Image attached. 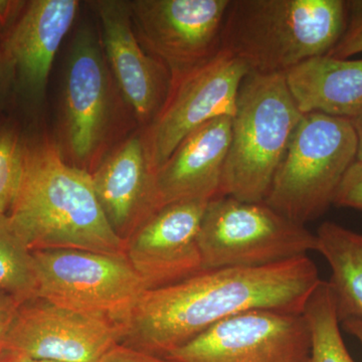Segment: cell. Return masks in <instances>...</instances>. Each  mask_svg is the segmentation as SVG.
<instances>
[{"mask_svg":"<svg viewBox=\"0 0 362 362\" xmlns=\"http://www.w3.org/2000/svg\"><path fill=\"white\" fill-rule=\"evenodd\" d=\"M320 281L309 256L265 267L202 270L143 293L124 325L120 344L164 357L239 314L301 315Z\"/></svg>","mask_w":362,"mask_h":362,"instance_id":"6da1fadb","label":"cell"},{"mask_svg":"<svg viewBox=\"0 0 362 362\" xmlns=\"http://www.w3.org/2000/svg\"><path fill=\"white\" fill-rule=\"evenodd\" d=\"M8 216L32 252L73 249L126 257V242L107 220L92 175L66 164L54 145L28 147Z\"/></svg>","mask_w":362,"mask_h":362,"instance_id":"7a4b0ae2","label":"cell"},{"mask_svg":"<svg viewBox=\"0 0 362 362\" xmlns=\"http://www.w3.org/2000/svg\"><path fill=\"white\" fill-rule=\"evenodd\" d=\"M344 0H230L221 51L250 73L286 74L308 59L327 56L351 16Z\"/></svg>","mask_w":362,"mask_h":362,"instance_id":"3957f363","label":"cell"},{"mask_svg":"<svg viewBox=\"0 0 362 362\" xmlns=\"http://www.w3.org/2000/svg\"><path fill=\"white\" fill-rule=\"evenodd\" d=\"M304 114L285 74L250 73L240 86L232 118L221 197L264 202Z\"/></svg>","mask_w":362,"mask_h":362,"instance_id":"277c9868","label":"cell"},{"mask_svg":"<svg viewBox=\"0 0 362 362\" xmlns=\"http://www.w3.org/2000/svg\"><path fill=\"white\" fill-rule=\"evenodd\" d=\"M356 156V133L349 118L304 114L264 202L306 226L332 206Z\"/></svg>","mask_w":362,"mask_h":362,"instance_id":"5b68a950","label":"cell"},{"mask_svg":"<svg viewBox=\"0 0 362 362\" xmlns=\"http://www.w3.org/2000/svg\"><path fill=\"white\" fill-rule=\"evenodd\" d=\"M197 246L202 270H214L270 266L308 256L318 250V240L306 226L265 202L218 197L207 204Z\"/></svg>","mask_w":362,"mask_h":362,"instance_id":"8992f818","label":"cell"},{"mask_svg":"<svg viewBox=\"0 0 362 362\" xmlns=\"http://www.w3.org/2000/svg\"><path fill=\"white\" fill-rule=\"evenodd\" d=\"M37 298L124 325L146 286L126 257L83 250L33 252Z\"/></svg>","mask_w":362,"mask_h":362,"instance_id":"52a82bcc","label":"cell"},{"mask_svg":"<svg viewBox=\"0 0 362 362\" xmlns=\"http://www.w3.org/2000/svg\"><path fill=\"white\" fill-rule=\"evenodd\" d=\"M228 6L230 0L129 1L136 37L168 69L171 84L221 52Z\"/></svg>","mask_w":362,"mask_h":362,"instance_id":"ba28073f","label":"cell"},{"mask_svg":"<svg viewBox=\"0 0 362 362\" xmlns=\"http://www.w3.org/2000/svg\"><path fill=\"white\" fill-rule=\"evenodd\" d=\"M249 74L244 63L221 51L170 85L165 103L144 133L154 171L199 126L218 117L233 118L240 86Z\"/></svg>","mask_w":362,"mask_h":362,"instance_id":"9c48e42d","label":"cell"},{"mask_svg":"<svg viewBox=\"0 0 362 362\" xmlns=\"http://www.w3.org/2000/svg\"><path fill=\"white\" fill-rule=\"evenodd\" d=\"M164 357L176 362H309L303 315L246 312L211 326Z\"/></svg>","mask_w":362,"mask_h":362,"instance_id":"30bf717a","label":"cell"},{"mask_svg":"<svg viewBox=\"0 0 362 362\" xmlns=\"http://www.w3.org/2000/svg\"><path fill=\"white\" fill-rule=\"evenodd\" d=\"M122 337L114 324L33 298L18 307L2 349L54 362H101Z\"/></svg>","mask_w":362,"mask_h":362,"instance_id":"8fae6325","label":"cell"},{"mask_svg":"<svg viewBox=\"0 0 362 362\" xmlns=\"http://www.w3.org/2000/svg\"><path fill=\"white\" fill-rule=\"evenodd\" d=\"M209 202H180L161 207L126 240V258L147 290L202 271L197 239Z\"/></svg>","mask_w":362,"mask_h":362,"instance_id":"7c38bea8","label":"cell"},{"mask_svg":"<svg viewBox=\"0 0 362 362\" xmlns=\"http://www.w3.org/2000/svg\"><path fill=\"white\" fill-rule=\"evenodd\" d=\"M92 4L119 88L138 120L150 125L168 99L171 84L168 69L150 56L136 37L129 1L100 0Z\"/></svg>","mask_w":362,"mask_h":362,"instance_id":"4fadbf2b","label":"cell"},{"mask_svg":"<svg viewBox=\"0 0 362 362\" xmlns=\"http://www.w3.org/2000/svg\"><path fill=\"white\" fill-rule=\"evenodd\" d=\"M77 0H33L9 30L4 61L28 103L44 102L52 63L77 16Z\"/></svg>","mask_w":362,"mask_h":362,"instance_id":"5bb4252c","label":"cell"},{"mask_svg":"<svg viewBox=\"0 0 362 362\" xmlns=\"http://www.w3.org/2000/svg\"><path fill=\"white\" fill-rule=\"evenodd\" d=\"M66 140L74 159L95 156L108 120V78L99 40L88 28L74 39L65 81Z\"/></svg>","mask_w":362,"mask_h":362,"instance_id":"9a60e30c","label":"cell"},{"mask_svg":"<svg viewBox=\"0 0 362 362\" xmlns=\"http://www.w3.org/2000/svg\"><path fill=\"white\" fill-rule=\"evenodd\" d=\"M90 175L107 220L125 242L160 209L144 133L119 145Z\"/></svg>","mask_w":362,"mask_h":362,"instance_id":"2e32d148","label":"cell"},{"mask_svg":"<svg viewBox=\"0 0 362 362\" xmlns=\"http://www.w3.org/2000/svg\"><path fill=\"white\" fill-rule=\"evenodd\" d=\"M232 118L218 117L189 133L156 171L159 207L221 197Z\"/></svg>","mask_w":362,"mask_h":362,"instance_id":"e0dca14e","label":"cell"},{"mask_svg":"<svg viewBox=\"0 0 362 362\" xmlns=\"http://www.w3.org/2000/svg\"><path fill=\"white\" fill-rule=\"evenodd\" d=\"M285 76L303 114L320 112L349 119L362 111V59L317 57L295 66Z\"/></svg>","mask_w":362,"mask_h":362,"instance_id":"ac0fdd59","label":"cell"},{"mask_svg":"<svg viewBox=\"0 0 362 362\" xmlns=\"http://www.w3.org/2000/svg\"><path fill=\"white\" fill-rule=\"evenodd\" d=\"M318 250L330 268L328 280L340 322L362 318V233L334 221H325L316 233Z\"/></svg>","mask_w":362,"mask_h":362,"instance_id":"d6986e66","label":"cell"},{"mask_svg":"<svg viewBox=\"0 0 362 362\" xmlns=\"http://www.w3.org/2000/svg\"><path fill=\"white\" fill-rule=\"evenodd\" d=\"M302 315L310 335L309 362H356L343 340L337 302L328 281H320Z\"/></svg>","mask_w":362,"mask_h":362,"instance_id":"ffe728a7","label":"cell"},{"mask_svg":"<svg viewBox=\"0 0 362 362\" xmlns=\"http://www.w3.org/2000/svg\"><path fill=\"white\" fill-rule=\"evenodd\" d=\"M33 252L16 232L8 214H0V291L21 303L37 298Z\"/></svg>","mask_w":362,"mask_h":362,"instance_id":"44dd1931","label":"cell"},{"mask_svg":"<svg viewBox=\"0 0 362 362\" xmlns=\"http://www.w3.org/2000/svg\"><path fill=\"white\" fill-rule=\"evenodd\" d=\"M26 150L13 126L0 123V214H8L20 189Z\"/></svg>","mask_w":362,"mask_h":362,"instance_id":"7402d4cb","label":"cell"},{"mask_svg":"<svg viewBox=\"0 0 362 362\" xmlns=\"http://www.w3.org/2000/svg\"><path fill=\"white\" fill-rule=\"evenodd\" d=\"M362 52V2L352 1L351 16L341 39L327 57L349 59Z\"/></svg>","mask_w":362,"mask_h":362,"instance_id":"603a6c76","label":"cell"},{"mask_svg":"<svg viewBox=\"0 0 362 362\" xmlns=\"http://www.w3.org/2000/svg\"><path fill=\"white\" fill-rule=\"evenodd\" d=\"M333 206L356 209L362 213V162L354 161L345 173Z\"/></svg>","mask_w":362,"mask_h":362,"instance_id":"cb8c5ba5","label":"cell"},{"mask_svg":"<svg viewBox=\"0 0 362 362\" xmlns=\"http://www.w3.org/2000/svg\"><path fill=\"white\" fill-rule=\"evenodd\" d=\"M101 362H176L168 357L154 356L118 344L105 356Z\"/></svg>","mask_w":362,"mask_h":362,"instance_id":"d4e9b609","label":"cell"},{"mask_svg":"<svg viewBox=\"0 0 362 362\" xmlns=\"http://www.w3.org/2000/svg\"><path fill=\"white\" fill-rule=\"evenodd\" d=\"M21 304V302L11 295L0 291V351Z\"/></svg>","mask_w":362,"mask_h":362,"instance_id":"484cf974","label":"cell"},{"mask_svg":"<svg viewBox=\"0 0 362 362\" xmlns=\"http://www.w3.org/2000/svg\"><path fill=\"white\" fill-rule=\"evenodd\" d=\"M0 362H54L45 361V359L33 358V357L11 351V350L2 349L0 351Z\"/></svg>","mask_w":362,"mask_h":362,"instance_id":"4316f807","label":"cell"},{"mask_svg":"<svg viewBox=\"0 0 362 362\" xmlns=\"http://www.w3.org/2000/svg\"><path fill=\"white\" fill-rule=\"evenodd\" d=\"M343 329L356 337L362 345V318H350L341 322Z\"/></svg>","mask_w":362,"mask_h":362,"instance_id":"83f0119b","label":"cell"},{"mask_svg":"<svg viewBox=\"0 0 362 362\" xmlns=\"http://www.w3.org/2000/svg\"><path fill=\"white\" fill-rule=\"evenodd\" d=\"M350 122L354 126L357 137V156L356 160L362 162V111L356 116L349 118Z\"/></svg>","mask_w":362,"mask_h":362,"instance_id":"f1b7e54d","label":"cell"},{"mask_svg":"<svg viewBox=\"0 0 362 362\" xmlns=\"http://www.w3.org/2000/svg\"><path fill=\"white\" fill-rule=\"evenodd\" d=\"M1 28H2V23H1V21H0V33H1Z\"/></svg>","mask_w":362,"mask_h":362,"instance_id":"f546056e","label":"cell"}]
</instances>
